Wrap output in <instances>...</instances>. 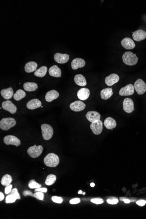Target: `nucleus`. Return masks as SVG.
Instances as JSON below:
<instances>
[{"label":"nucleus","mask_w":146,"mask_h":219,"mask_svg":"<svg viewBox=\"0 0 146 219\" xmlns=\"http://www.w3.org/2000/svg\"><path fill=\"white\" fill-rule=\"evenodd\" d=\"M123 201L125 203H129L131 201L130 199H128V198H124L123 200Z\"/></svg>","instance_id":"49530a36"},{"label":"nucleus","mask_w":146,"mask_h":219,"mask_svg":"<svg viewBox=\"0 0 146 219\" xmlns=\"http://www.w3.org/2000/svg\"><path fill=\"white\" fill-rule=\"evenodd\" d=\"M12 181V179L11 176L9 175L6 174L3 176L1 179V184L3 186H7L10 185Z\"/></svg>","instance_id":"c756f323"},{"label":"nucleus","mask_w":146,"mask_h":219,"mask_svg":"<svg viewBox=\"0 0 146 219\" xmlns=\"http://www.w3.org/2000/svg\"><path fill=\"white\" fill-rule=\"evenodd\" d=\"M90 94V90L87 88H81L78 91L77 96L80 100L84 101L89 98Z\"/></svg>","instance_id":"a211bd4d"},{"label":"nucleus","mask_w":146,"mask_h":219,"mask_svg":"<svg viewBox=\"0 0 146 219\" xmlns=\"http://www.w3.org/2000/svg\"><path fill=\"white\" fill-rule=\"evenodd\" d=\"M85 116L87 120L91 123L98 121L100 120L101 118L100 113L94 111L88 112Z\"/></svg>","instance_id":"dca6fc26"},{"label":"nucleus","mask_w":146,"mask_h":219,"mask_svg":"<svg viewBox=\"0 0 146 219\" xmlns=\"http://www.w3.org/2000/svg\"><path fill=\"white\" fill-rule=\"evenodd\" d=\"M23 88L26 92H31L36 91L38 89V86L35 83L27 82L24 84Z\"/></svg>","instance_id":"a878e982"},{"label":"nucleus","mask_w":146,"mask_h":219,"mask_svg":"<svg viewBox=\"0 0 146 219\" xmlns=\"http://www.w3.org/2000/svg\"><path fill=\"white\" fill-rule=\"evenodd\" d=\"M80 202V199L79 198H73L70 201V203L71 204H77Z\"/></svg>","instance_id":"ea45409f"},{"label":"nucleus","mask_w":146,"mask_h":219,"mask_svg":"<svg viewBox=\"0 0 146 219\" xmlns=\"http://www.w3.org/2000/svg\"><path fill=\"white\" fill-rule=\"evenodd\" d=\"M120 80V77L116 74H112L105 78V83L108 86H112Z\"/></svg>","instance_id":"ddd939ff"},{"label":"nucleus","mask_w":146,"mask_h":219,"mask_svg":"<svg viewBox=\"0 0 146 219\" xmlns=\"http://www.w3.org/2000/svg\"><path fill=\"white\" fill-rule=\"evenodd\" d=\"M85 62L82 58H76L71 62V67L74 70L79 68H82L85 65Z\"/></svg>","instance_id":"f3484780"},{"label":"nucleus","mask_w":146,"mask_h":219,"mask_svg":"<svg viewBox=\"0 0 146 219\" xmlns=\"http://www.w3.org/2000/svg\"><path fill=\"white\" fill-rule=\"evenodd\" d=\"M91 202L96 204H101L104 202V201L102 198H92L91 200Z\"/></svg>","instance_id":"e433bc0d"},{"label":"nucleus","mask_w":146,"mask_h":219,"mask_svg":"<svg viewBox=\"0 0 146 219\" xmlns=\"http://www.w3.org/2000/svg\"><path fill=\"white\" fill-rule=\"evenodd\" d=\"M146 203V201L144 200H139L137 201V204L139 205V206H140V207H143V206H144Z\"/></svg>","instance_id":"c03bdc74"},{"label":"nucleus","mask_w":146,"mask_h":219,"mask_svg":"<svg viewBox=\"0 0 146 219\" xmlns=\"http://www.w3.org/2000/svg\"><path fill=\"white\" fill-rule=\"evenodd\" d=\"M78 193L79 194H82V191H81V190L79 191V192H78Z\"/></svg>","instance_id":"09e8293b"},{"label":"nucleus","mask_w":146,"mask_h":219,"mask_svg":"<svg viewBox=\"0 0 146 219\" xmlns=\"http://www.w3.org/2000/svg\"><path fill=\"white\" fill-rule=\"evenodd\" d=\"M122 59L124 64L129 66L136 65L139 60L136 54L130 51L125 52L123 54Z\"/></svg>","instance_id":"f257e3e1"},{"label":"nucleus","mask_w":146,"mask_h":219,"mask_svg":"<svg viewBox=\"0 0 146 219\" xmlns=\"http://www.w3.org/2000/svg\"><path fill=\"white\" fill-rule=\"evenodd\" d=\"M17 199L16 197L13 194H11L10 195H8L6 197L5 203H15Z\"/></svg>","instance_id":"72a5a7b5"},{"label":"nucleus","mask_w":146,"mask_h":219,"mask_svg":"<svg viewBox=\"0 0 146 219\" xmlns=\"http://www.w3.org/2000/svg\"><path fill=\"white\" fill-rule=\"evenodd\" d=\"M12 187V185L11 184L9 185L8 186H6L5 190V194H8L10 193L11 191Z\"/></svg>","instance_id":"a19ab883"},{"label":"nucleus","mask_w":146,"mask_h":219,"mask_svg":"<svg viewBox=\"0 0 146 219\" xmlns=\"http://www.w3.org/2000/svg\"><path fill=\"white\" fill-rule=\"evenodd\" d=\"M2 108L4 110L9 112L11 114H15L17 110L16 106L8 100L3 102L2 103Z\"/></svg>","instance_id":"9b49d317"},{"label":"nucleus","mask_w":146,"mask_h":219,"mask_svg":"<svg viewBox=\"0 0 146 219\" xmlns=\"http://www.w3.org/2000/svg\"><path fill=\"white\" fill-rule=\"evenodd\" d=\"M42 103L38 99H33L28 102L26 104L27 108L30 110H34L41 107Z\"/></svg>","instance_id":"aec40b11"},{"label":"nucleus","mask_w":146,"mask_h":219,"mask_svg":"<svg viewBox=\"0 0 146 219\" xmlns=\"http://www.w3.org/2000/svg\"><path fill=\"white\" fill-rule=\"evenodd\" d=\"M43 138L44 140H48L52 138L53 135V128L51 125L43 124L41 125Z\"/></svg>","instance_id":"20e7f679"},{"label":"nucleus","mask_w":146,"mask_h":219,"mask_svg":"<svg viewBox=\"0 0 146 219\" xmlns=\"http://www.w3.org/2000/svg\"></svg>","instance_id":"3c124183"},{"label":"nucleus","mask_w":146,"mask_h":219,"mask_svg":"<svg viewBox=\"0 0 146 219\" xmlns=\"http://www.w3.org/2000/svg\"><path fill=\"white\" fill-rule=\"evenodd\" d=\"M51 199L53 202L61 204L63 201V198L61 197H58V196H52Z\"/></svg>","instance_id":"c9c22d12"},{"label":"nucleus","mask_w":146,"mask_h":219,"mask_svg":"<svg viewBox=\"0 0 146 219\" xmlns=\"http://www.w3.org/2000/svg\"><path fill=\"white\" fill-rule=\"evenodd\" d=\"M113 94L112 88H106L102 90L100 92L101 97L103 100H107L110 98Z\"/></svg>","instance_id":"393cba45"},{"label":"nucleus","mask_w":146,"mask_h":219,"mask_svg":"<svg viewBox=\"0 0 146 219\" xmlns=\"http://www.w3.org/2000/svg\"><path fill=\"white\" fill-rule=\"evenodd\" d=\"M35 192H41L42 193H47V189L46 188H39L36 189L35 190Z\"/></svg>","instance_id":"37998d69"},{"label":"nucleus","mask_w":146,"mask_h":219,"mask_svg":"<svg viewBox=\"0 0 146 219\" xmlns=\"http://www.w3.org/2000/svg\"><path fill=\"white\" fill-rule=\"evenodd\" d=\"M54 59L55 61L58 64H64L68 62L69 60V55L57 52L55 54Z\"/></svg>","instance_id":"4468645a"},{"label":"nucleus","mask_w":146,"mask_h":219,"mask_svg":"<svg viewBox=\"0 0 146 219\" xmlns=\"http://www.w3.org/2000/svg\"><path fill=\"white\" fill-rule=\"evenodd\" d=\"M33 196L35 198L40 200H43L44 197L43 193L41 192H37L36 193H34L33 194Z\"/></svg>","instance_id":"f704fd0d"},{"label":"nucleus","mask_w":146,"mask_h":219,"mask_svg":"<svg viewBox=\"0 0 146 219\" xmlns=\"http://www.w3.org/2000/svg\"><path fill=\"white\" fill-rule=\"evenodd\" d=\"M104 124L106 128L109 130H112L116 126V122L113 118L108 117L104 121Z\"/></svg>","instance_id":"b1692460"},{"label":"nucleus","mask_w":146,"mask_h":219,"mask_svg":"<svg viewBox=\"0 0 146 219\" xmlns=\"http://www.w3.org/2000/svg\"><path fill=\"white\" fill-rule=\"evenodd\" d=\"M134 87L139 95L144 94L146 92V84L141 79H138L136 80Z\"/></svg>","instance_id":"423d86ee"},{"label":"nucleus","mask_w":146,"mask_h":219,"mask_svg":"<svg viewBox=\"0 0 146 219\" xmlns=\"http://www.w3.org/2000/svg\"><path fill=\"white\" fill-rule=\"evenodd\" d=\"M49 75L55 78H60L62 76V71L57 65H53L49 70Z\"/></svg>","instance_id":"4be33fe9"},{"label":"nucleus","mask_w":146,"mask_h":219,"mask_svg":"<svg viewBox=\"0 0 146 219\" xmlns=\"http://www.w3.org/2000/svg\"><path fill=\"white\" fill-rule=\"evenodd\" d=\"M86 105L81 101H76L71 103L70 105L71 110L75 112H80L84 110Z\"/></svg>","instance_id":"f8f14e48"},{"label":"nucleus","mask_w":146,"mask_h":219,"mask_svg":"<svg viewBox=\"0 0 146 219\" xmlns=\"http://www.w3.org/2000/svg\"><path fill=\"white\" fill-rule=\"evenodd\" d=\"M11 194H13L16 197L17 199H20L21 198L19 193H18V189L16 188L13 189L11 192Z\"/></svg>","instance_id":"58836bf2"},{"label":"nucleus","mask_w":146,"mask_h":219,"mask_svg":"<svg viewBox=\"0 0 146 219\" xmlns=\"http://www.w3.org/2000/svg\"><path fill=\"white\" fill-rule=\"evenodd\" d=\"M85 194V193H83V195H84Z\"/></svg>","instance_id":"8fccbe9b"},{"label":"nucleus","mask_w":146,"mask_h":219,"mask_svg":"<svg viewBox=\"0 0 146 219\" xmlns=\"http://www.w3.org/2000/svg\"><path fill=\"white\" fill-rule=\"evenodd\" d=\"M123 109L127 113H131L135 111L134 103L132 99L130 98H125L123 102Z\"/></svg>","instance_id":"9d476101"},{"label":"nucleus","mask_w":146,"mask_h":219,"mask_svg":"<svg viewBox=\"0 0 146 219\" xmlns=\"http://www.w3.org/2000/svg\"><path fill=\"white\" fill-rule=\"evenodd\" d=\"M4 142L7 145H12L18 147L21 144V141L17 137L13 135H7L4 138Z\"/></svg>","instance_id":"0eeeda50"},{"label":"nucleus","mask_w":146,"mask_h":219,"mask_svg":"<svg viewBox=\"0 0 146 219\" xmlns=\"http://www.w3.org/2000/svg\"><path fill=\"white\" fill-rule=\"evenodd\" d=\"M25 95L26 93L24 91L21 89H19L17 90L16 93L14 94L13 97L15 100L18 101L25 97Z\"/></svg>","instance_id":"7c9ffc66"},{"label":"nucleus","mask_w":146,"mask_h":219,"mask_svg":"<svg viewBox=\"0 0 146 219\" xmlns=\"http://www.w3.org/2000/svg\"><path fill=\"white\" fill-rule=\"evenodd\" d=\"M4 197H5V196H4V194L2 193L1 192L0 193V201H2L4 199Z\"/></svg>","instance_id":"a18cd8bd"},{"label":"nucleus","mask_w":146,"mask_h":219,"mask_svg":"<svg viewBox=\"0 0 146 219\" xmlns=\"http://www.w3.org/2000/svg\"><path fill=\"white\" fill-rule=\"evenodd\" d=\"M29 187L30 189H38L41 187V185L37 183L35 180H31L29 182Z\"/></svg>","instance_id":"473e14b6"},{"label":"nucleus","mask_w":146,"mask_h":219,"mask_svg":"<svg viewBox=\"0 0 146 219\" xmlns=\"http://www.w3.org/2000/svg\"><path fill=\"white\" fill-rule=\"evenodd\" d=\"M1 94L5 99H11L14 96V91L11 87L7 89H4L1 91Z\"/></svg>","instance_id":"5701e85b"},{"label":"nucleus","mask_w":146,"mask_h":219,"mask_svg":"<svg viewBox=\"0 0 146 219\" xmlns=\"http://www.w3.org/2000/svg\"><path fill=\"white\" fill-rule=\"evenodd\" d=\"M90 185H91L92 187H94L95 186V184H94V183H91V184H90Z\"/></svg>","instance_id":"de8ad7c7"},{"label":"nucleus","mask_w":146,"mask_h":219,"mask_svg":"<svg viewBox=\"0 0 146 219\" xmlns=\"http://www.w3.org/2000/svg\"><path fill=\"white\" fill-rule=\"evenodd\" d=\"M43 151V147L42 146L39 145L37 146L36 145L29 148L27 150V153L31 157H38L42 154Z\"/></svg>","instance_id":"39448f33"},{"label":"nucleus","mask_w":146,"mask_h":219,"mask_svg":"<svg viewBox=\"0 0 146 219\" xmlns=\"http://www.w3.org/2000/svg\"><path fill=\"white\" fill-rule=\"evenodd\" d=\"M74 80L76 84L80 86H85L87 85V81L84 76L81 74H78L75 76Z\"/></svg>","instance_id":"bb28decb"},{"label":"nucleus","mask_w":146,"mask_h":219,"mask_svg":"<svg viewBox=\"0 0 146 219\" xmlns=\"http://www.w3.org/2000/svg\"><path fill=\"white\" fill-rule=\"evenodd\" d=\"M47 71V66H42L35 71L34 72V75L39 78H43L46 75Z\"/></svg>","instance_id":"c85d7f7f"},{"label":"nucleus","mask_w":146,"mask_h":219,"mask_svg":"<svg viewBox=\"0 0 146 219\" xmlns=\"http://www.w3.org/2000/svg\"><path fill=\"white\" fill-rule=\"evenodd\" d=\"M16 124V122L14 118H3L0 121V128L3 130H8L10 129L15 126Z\"/></svg>","instance_id":"7ed1b4c3"},{"label":"nucleus","mask_w":146,"mask_h":219,"mask_svg":"<svg viewBox=\"0 0 146 219\" xmlns=\"http://www.w3.org/2000/svg\"><path fill=\"white\" fill-rule=\"evenodd\" d=\"M56 179V176L55 175L52 174L48 175L45 181V184L46 185H49V186L52 185L55 182Z\"/></svg>","instance_id":"2f4dec72"},{"label":"nucleus","mask_w":146,"mask_h":219,"mask_svg":"<svg viewBox=\"0 0 146 219\" xmlns=\"http://www.w3.org/2000/svg\"><path fill=\"white\" fill-rule=\"evenodd\" d=\"M133 33V39L136 41H141L146 38V32L143 30H139Z\"/></svg>","instance_id":"6ab92c4d"},{"label":"nucleus","mask_w":146,"mask_h":219,"mask_svg":"<svg viewBox=\"0 0 146 219\" xmlns=\"http://www.w3.org/2000/svg\"><path fill=\"white\" fill-rule=\"evenodd\" d=\"M121 45L126 50H132L136 47L135 43L131 39L125 37L121 41Z\"/></svg>","instance_id":"2eb2a0df"},{"label":"nucleus","mask_w":146,"mask_h":219,"mask_svg":"<svg viewBox=\"0 0 146 219\" xmlns=\"http://www.w3.org/2000/svg\"><path fill=\"white\" fill-rule=\"evenodd\" d=\"M107 202L110 204L114 205L118 203L119 201L117 198H112L107 199Z\"/></svg>","instance_id":"4c0bfd02"},{"label":"nucleus","mask_w":146,"mask_h":219,"mask_svg":"<svg viewBox=\"0 0 146 219\" xmlns=\"http://www.w3.org/2000/svg\"><path fill=\"white\" fill-rule=\"evenodd\" d=\"M23 196H30L34 197V196H33V193L30 191L25 190L23 192Z\"/></svg>","instance_id":"79ce46f5"},{"label":"nucleus","mask_w":146,"mask_h":219,"mask_svg":"<svg viewBox=\"0 0 146 219\" xmlns=\"http://www.w3.org/2000/svg\"><path fill=\"white\" fill-rule=\"evenodd\" d=\"M59 96V92L56 90H52L47 92L45 96V100L47 102H51L57 98Z\"/></svg>","instance_id":"412c9836"},{"label":"nucleus","mask_w":146,"mask_h":219,"mask_svg":"<svg viewBox=\"0 0 146 219\" xmlns=\"http://www.w3.org/2000/svg\"><path fill=\"white\" fill-rule=\"evenodd\" d=\"M90 128L95 135H99L101 134L103 130V123L101 120L95 121L92 123L90 125Z\"/></svg>","instance_id":"1a4fd4ad"},{"label":"nucleus","mask_w":146,"mask_h":219,"mask_svg":"<svg viewBox=\"0 0 146 219\" xmlns=\"http://www.w3.org/2000/svg\"><path fill=\"white\" fill-rule=\"evenodd\" d=\"M60 159L57 154L50 153L47 154L44 159V163L47 167H56L59 165Z\"/></svg>","instance_id":"f03ea898"},{"label":"nucleus","mask_w":146,"mask_h":219,"mask_svg":"<svg viewBox=\"0 0 146 219\" xmlns=\"http://www.w3.org/2000/svg\"><path fill=\"white\" fill-rule=\"evenodd\" d=\"M135 89L134 85L129 84L120 89L119 94L120 96H130L134 94Z\"/></svg>","instance_id":"6e6552de"},{"label":"nucleus","mask_w":146,"mask_h":219,"mask_svg":"<svg viewBox=\"0 0 146 219\" xmlns=\"http://www.w3.org/2000/svg\"><path fill=\"white\" fill-rule=\"evenodd\" d=\"M38 64L36 62H28L25 66V70L26 73H31L36 70Z\"/></svg>","instance_id":"cd10ccee"}]
</instances>
